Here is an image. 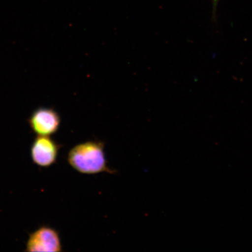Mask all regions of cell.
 <instances>
[{"mask_svg": "<svg viewBox=\"0 0 252 252\" xmlns=\"http://www.w3.org/2000/svg\"><path fill=\"white\" fill-rule=\"evenodd\" d=\"M105 144L100 141H88L76 145L69 151L67 162L72 168L86 175L106 172L114 174L115 170L108 165Z\"/></svg>", "mask_w": 252, "mask_h": 252, "instance_id": "1", "label": "cell"}, {"mask_svg": "<svg viewBox=\"0 0 252 252\" xmlns=\"http://www.w3.org/2000/svg\"><path fill=\"white\" fill-rule=\"evenodd\" d=\"M62 145L50 136L37 135L31 148V156L34 164L48 168L56 163Z\"/></svg>", "mask_w": 252, "mask_h": 252, "instance_id": "2", "label": "cell"}, {"mask_svg": "<svg viewBox=\"0 0 252 252\" xmlns=\"http://www.w3.org/2000/svg\"><path fill=\"white\" fill-rule=\"evenodd\" d=\"M25 251L61 252L63 246L61 236L54 228L40 226L30 235Z\"/></svg>", "mask_w": 252, "mask_h": 252, "instance_id": "3", "label": "cell"}, {"mask_svg": "<svg viewBox=\"0 0 252 252\" xmlns=\"http://www.w3.org/2000/svg\"><path fill=\"white\" fill-rule=\"evenodd\" d=\"M28 124L37 135L50 136L58 131L61 118L55 109L40 108L32 113Z\"/></svg>", "mask_w": 252, "mask_h": 252, "instance_id": "4", "label": "cell"}, {"mask_svg": "<svg viewBox=\"0 0 252 252\" xmlns=\"http://www.w3.org/2000/svg\"><path fill=\"white\" fill-rule=\"evenodd\" d=\"M219 0H212L213 5V20H216V11H217V5H218V2Z\"/></svg>", "mask_w": 252, "mask_h": 252, "instance_id": "5", "label": "cell"}]
</instances>
